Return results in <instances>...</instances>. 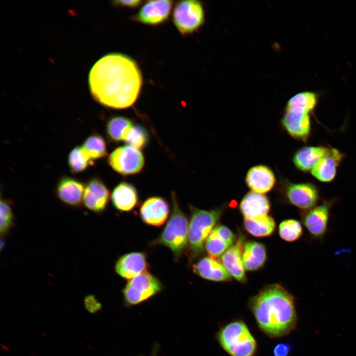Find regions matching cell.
Masks as SVG:
<instances>
[{
	"label": "cell",
	"instance_id": "1",
	"mask_svg": "<svg viewBox=\"0 0 356 356\" xmlns=\"http://www.w3.org/2000/svg\"><path fill=\"white\" fill-rule=\"evenodd\" d=\"M91 94L102 105L117 109L132 106L142 84L140 70L130 57L111 53L98 59L89 75Z\"/></svg>",
	"mask_w": 356,
	"mask_h": 356
},
{
	"label": "cell",
	"instance_id": "2",
	"mask_svg": "<svg viewBox=\"0 0 356 356\" xmlns=\"http://www.w3.org/2000/svg\"><path fill=\"white\" fill-rule=\"evenodd\" d=\"M248 306L258 327L269 337H282L296 327L295 298L280 284L264 286L250 298Z\"/></svg>",
	"mask_w": 356,
	"mask_h": 356
},
{
	"label": "cell",
	"instance_id": "3",
	"mask_svg": "<svg viewBox=\"0 0 356 356\" xmlns=\"http://www.w3.org/2000/svg\"><path fill=\"white\" fill-rule=\"evenodd\" d=\"M189 207L191 215L186 253L191 264L203 253L206 241L221 218L222 209L205 210L192 205Z\"/></svg>",
	"mask_w": 356,
	"mask_h": 356
},
{
	"label": "cell",
	"instance_id": "4",
	"mask_svg": "<svg viewBox=\"0 0 356 356\" xmlns=\"http://www.w3.org/2000/svg\"><path fill=\"white\" fill-rule=\"evenodd\" d=\"M172 212L163 230L150 243L151 246L164 245L171 250L178 261L186 252L187 246L188 221L181 211L174 191L171 193Z\"/></svg>",
	"mask_w": 356,
	"mask_h": 356
},
{
	"label": "cell",
	"instance_id": "5",
	"mask_svg": "<svg viewBox=\"0 0 356 356\" xmlns=\"http://www.w3.org/2000/svg\"><path fill=\"white\" fill-rule=\"evenodd\" d=\"M216 339L230 356H256L257 341L246 323L234 320L222 326L216 334Z\"/></svg>",
	"mask_w": 356,
	"mask_h": 356
},
{
	"label": "cell",
	"instance_id": "6",
	"mask_svg": "<svg viewBox=\"0 0 356 356\" xmlns=\"http://www.w3.org/2000/svg\"><path fill=\"white\" fill-rule=\"evenodd\" d=\"M161 281L145 271L130 279L122 290L123 300L127 306H133L147 301L163 289Z\"/></svg>",
	"mask_w": 356,
	"mask_h": 356
},
{
	"label": "cell",
	"instance_id": "7",
	"mask_svg": "<svg viewBox=\"0 0 356 356\" xmlns=\"http://www.w3.org/2000/svg\"><path fill=\"white\" fill-rule=\"evenodd\" d=\"M173 20L183 35L196 31L204 22V12L201 3L195 0L178 1L175 6Z\"/></svg>",
	"mask_w": 356,
	"mask_h": 356
},
{
	"label": "cell",
	"instance_id": "8",
	"mask_svg": "<svg viewBox=\"0 0 356 356\" xmlns=\"http://www.w3.org/2000/svg\"><path fill=\"white\" fill-rule=\"evenodd\" d=\"M110 167L119 174L133 175L140 173L144 165L142 153L132 146H122L114 150L108 157Z\"/></svg>",
	"mask_w": 356,
	"mask_h": 356
},
{
	"label": "cell",
	"instance_id": "9",
	"mask_svg": "<svg viewBox=\"0 0 356 356\" xmlns=\"http://www.w3.org/2000/svg\"><path fill=\"white\" fill-rule=\"evenodd\" d=\"M334 200H324L312 209L302 212V222L310 237L323 241L328 231L331 209Z\"/></svg>",
	"mask_w": 356,
	"mask_h": 356
},
{
	"label": "cell",
	"instance_id": "10",
	"mask_svg": "<svg viewBox=\"0 0 356 356\" xmlns=\"http://www.w3.org/2000/svg\"><path fill=\"white\" fill-rule=\"evenodd\" d=\"M285 194L287 201L303 212L317 205L319 199L317 186L311 182H287Z\"/></svg>",
	"mask_w": 356,
	"mask_h": 356
},
{
	"label": "cell",
	"instance_id": "11",
	"mask_svg": "<svg viewBox=\"0 0 356 356\" xmlns=\"http://www.w3.org/2000/svg\"><path fill=\"white\" fill-rule=\"evenodd\" d=\"M169 214L168 203L165 199L159 196L147 198L139 209L142 221L148 225L154 226L162 225L167 220Z\"/></svg>",
	"mask_w": 356,
	"mask_h": 356
},
{
	"label": "cell",
	"instance_id": "12",
	"mask_svg": "<svg viewBox=\"0 0 356 356\" xmlns=\"http://www.w3.org/2000/svg\"><path fill=\"white\" fill-rule=\"evenodd\" d=\"M173 1L150 0L141 7L134 19L146 25H156L164 22L169 17Z\"/></svg>",
	"mask_w": 356,
	"mask_h": 356
},
{
	"label": "cell",
	"instance_id": "13",
	"mask_svg": "<svg viewBox=\"0 0 356 356\" xmlns=\"http://www.w3.org/2000/svg\"><path fill=\"white\" fill-rule=\"evenodd\" d=\"M244 238L239 237L236 242L222 256L221 262L229 275L241 283L246 281L245 269L242 262Z\"/></svg>",
	"mask_w": 356,
	"mask_h": 356
},
{
	"label": "cell",
	"instance_id": "14",
	"mask_svg": "<svg viewBox=\"0 0 356 356\" xmlns=\"http://www.w3.org/2000/svg\"><path fill=\"white\" fill-rule=\"evenodd\" d=\"M109 197L110 192L105 184L100 179L93 178L85 187L83 203L89 210L100 213L106 209Z\"/></svg>",
	"mask_w": 356,
	"mask_h": 356
},
{
	"label": "cell",
	"instance_id": "15",
	"mask_svg": "<svg viewBox=\"0 0 356 356\" xmlns=\"http://www.w3.org/2000/svg\"><path fill=\"white\" fill-rule=\"evenodd\" d=\"M281 122L292 137L304 142L308 140L311 132L310 114L285 110Z\"/></svg>",
	"mask_w": 356,
	"mask_h": 356
},
{
	"label": "cell",
	"instance_id": "16",
	"mask_svg": "<svg viewBox=\"0 0 356 356\" xmlns=\"http://www.w3.org/2000/svg\"><path fill=\"white\" fill-rule=\"evenodd\" d=\"M148 267L146 255L141 252H134L120 257L115 264V270L122 277L131 279L147 271Z\"/></svg>",
	"mask_w": 356,
	"mask_h": 356
},
{
	"label": "cell",
	"instance_id": "17",
	"mask_svg": "<svg viewBox=\"0 0 356 356\" xmlns=\"http://www.w3.org/2000/svg\"><path fill=\"white\" fill-rule=\"evenodd\" d=\"M344 158V155L340 151L330 147L328 153L311 171L312 176L321 182L332 181L336 177L337 168Z\"/></svg>",
	"mask_w": 356,
	"mask_h": 356
},
{
	"label": "cell",
	"instance_id": "18",
	"mask_svg": "<svg viewBox=\"0 0 356 356\" xmlns=\"http://www.w3.org/2000/svg\"><path fill=\"white\" fill-rule=\"evenodd\" d=\"M194 272L199 276L210 281L226 282L231 280L222 262L216 258L205 257L200 259L192 266Z\"/></svg>",
	"mask_w": 356,
	"mask_h": 356
},
{
	"label": "cell",
	"instance_id": "19",
	"mask_svg": "<svg viewBox=\"0 0 356 356\" xmlns=\"http://www.w3.org/2000/svg\"><path fill=\"white\" fill-rule=\"evenodd\" d=\"M245 181L252 191L263 194L269 192L273 187L275 177L273 172L268 167L258 165L249 170Z\"/></svg>",
	"mask_w": 356,
	"mask_h": 356
},
{
	"label": "cell",
	"instance_id": "20",
	"mask_svg": "<svg viewBox=\"0 0 356 356\" xmlns=\"http://www.w3.org/2000/svg\"><path fill=\"white\" fill-rule=\"evenodd\" d=\"M85 188L82 182L74 178L65 177L58 182L56 192L59 199L64 203L78 206L83 201Z\"/></svg>",
	"mask_w": 356,
	"mask_h": 356
},
{
	"label": "cell",
	"instance_id": "21",
	"mask_svg": "<svg viewBox=\"0 0 356 356\" xmlns=\"http://www.w3.org/2000/svg\"><path fill=\"white\" fill-rule=\"evenodd\" d=\"M111 201L114 207L119 211H131L138 202L136 189L131 183L122 181L113 189L111 194Z\"/></svg>",
	"mask_w": 356,
	"mask_h": 356
},
{
	"label": "cell",
	"instance_id": "22",
	"mask_svg": "<svg viewBox=\"0 0 356 356\" xmlns=\"http://www.w3.org/2000/svg\"><path fill=\"white\" fill-rule=\"evenodd\" d=\"M239 209L244 219L255 217L267 215L270 203L266 196L252 191L243 197Z\"/></svg>",
	"mask_w": 356,
	"mask_h": 356
},
{
	"label": "cell",
	"instance_id": "23",
	"mask_svg": "<svg viewBox=\"0 0 356 356\" xmlns=\"http://www.w3.org/2000/svg\"><path fill=\"white\" fill-rule=\"evenodd\" d=\"M329 148L320 146L302 147L294 154L293 163L302 171H311L317 162L328 153Z\"/></svg>",
	"mask_w": 356,
	"mask_h": 356
},
{
	"label": "cell",
	"instance_id": "24",
	"mask_svg": "<svg viewBox=\"0 0 356 356\" xmlns=\"http://www.w3.org/2000/svg\"><path fill=\"white\" fill-rule=\"evenodd\" d=\"M267 259L266 248L263 243L249 241L245 243L242 262L245 270L255 271L264 265Z\"/></svg>",
	"mask_w": 356,
	"mask_h": 356
},
{
	"label": "cell",
	"instance_id": "25",
	"mask_svg": "<svg viewBox=\"0 0 356 356\" xmlns=\"http://www.w3.org/2000/svg\"><path fill=\"white\" fill-rule=\"evenodd\" d=\"M244 227L251 235L256 237H265L271 235L275 228L274 220L267 215L245 218Z\"/></svg>",
	"mask_w": 356,
	"mask_h": 356
},
{
	"label": "cell",
	"instance_id": "26",
	"mask_svg": "<svg viewBox=\"0 0 356 356\" xmlns=\"http://www.w3.org/2000/svg\"><path fill=\"white\" fill-rule=\"evenodd\" d=\"M317 95L312 91H303L294 96L287 102L285 110L310 114L316 106Z\"/></svg>",
	"mask_w": 356,
	"mask_h": 356
},
{
	"label": "cell",
	"instance_id": "27",
	"mask_svg": "<svg viewBox=\"0 0 356 356\" xmlns=\"http://www.w3.org/2000/svg\"><path fill=\"white\" fill-rule=\"evenodd\" d=\"M133 125L132 121L128 118L123 116L113 117L106 125L107 136L115 142L124 141L127 132Z\"/></svg>",
	"mask_w": 356,
	"mask_h": 356
},
{
	"label": "cell",
	"instance_id": "28",
	"mask_svg": "<svg viewBox=\"0 0 356 356\" xmlns=\"http://www.w3.org/2000/svg\"><path fill=\"white\" fill-rule=\"evenodd\" d=\"M68 163L73 173H79L85 170L89 166L94 164L93 161L82 146L74 147L70 152Z\"/></svg>",
	"mask_w": 356,
	"mask_h": 356
},
{
	"label": "cell",
	"instance_id": "29",
	"mask_svg": "<svg viewBox=\"0 0 356 356\" xmlns=\"http://www.w3.org/2000/svg\"><path fill=\"white\" fill-rule=\"evenodd\" d=\"M232 245L222 237L214 227L206 241L205 248L210 257L217 259L222 256Z\"/></svg>",
	"mask_w": 356,
	"mask_h": 356
},
{
	"label": "cell",
	"instance_id": "30",
	"mask_svg": "<svg viewBox=\"0 0 356 356\" xmlns=\"http://www.w3.org/2000/svg\"><path fill=\"white\" fill-rule=\"evenodd\" d=\"M90 158L93 161L105 157L107 146L104 138L99 134H93L89 136L82 146Z\"/></svg>",
	"mask_w": 356,
	"mask_h": 356
},
{
	"label": "cell",
	"instance_id": "31",
	"mask_svg": "<svg viewBox=\"0 0 356 356\" xmlns=\"http://www.w3.org/2000/svg\"><path fill=\"white\" fill-rule=\"evenodd\" d=\"M149 139V134L145 128L140 125H133L127 132L124 141L140 150L146 146Z\"/></svg>",
	"mask_w": 356,
	"mask_h": 356
},
{
	"label": "cell",
	"instance_id": "32",
	"mask_svg": "<svg viewBox=\"0 0 356 356\" xmlns=\"http://www.w3.org/2000/svg\"><path fill=\"white\" fill-rule=\"evenodd\" d=\"M301 222L295 219H287L282 221L278 227L280 237L285 241L292 242L298 240L303 234Z\"/></svg>",
	"mask_w": 356,
	"mask_h": 356
},
{
	"label": "cell",
	"instance_id": "33",
	"mask_svg": "<svg viewBox=\"0 0 356 356\" xmlns=\"http://www.w3.org/2000/svg\"><path fill=\"white\" fill-rule=\"evenodd\" d=\"M0 209V231L1 235H4L13 225L14 217L11 204L8 201L1 199Z\"/></svg>",
	"mask_w": 356,
	"mask_h": 356
},
{
	"label": "cell",
	"instance_id": "34",
	"mask_svg": "<svg viewBox=\"0 0 356 356\" xmlns=\"http://www.w3.org/2000/svg\"><path fill=\"white\" fill-rule=\"evenodd\" d=\"M291 350L290 345L285 343H279L274 348V356H288Z\"/></svg>",
	"mask_w": 356,
	"mask_h": 356
},
{
	"label": "cell",
	"instance_id": "35",
	"mask_svg": "<svg viewBox=\"0 0 356 356\" xmlns=\"http://www.w3.org/2000/svg\"><path fill=\"white\" fill-rule=\"evenodd\" d=\"M85 305L87 309L90 312H96L101 307V304L92 295H89L85 299Z\"/></svg>",
	"mask_w": 356,
	"mask_h": 356
},
{
	"label": "cell",
	"instance_id": "36",
	"mask_svg": "<svg viewBox=\"0 0 356 356\" xmlns=\"http://www.w3.org/2000/svg\"><path fill=\"white\" fill-rule=\"evenodd\" d=\"M142 1L138 0H117L114 1L115 5H120L126 7L134 8L138 6Z\"/></svg>",
	"mask_w": 356,
	"mask_h": 356
},
{
	"label": "cell",
	"instance_id": "37",
	"mask_svg": "<svg viewBox=\"0 0 356 356\" xmlns=\"http://www.w3.org/2000/svg\"><path fill=\"white\" fill-rule=\"evenodd\" d=\"M159 349V346L158 344H155L153 348L151 356H157V354Z\"/></svg>",
	"mask_w": 356,
	"mask_h": 356
}]
</instances>
